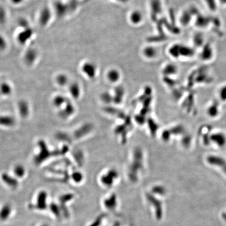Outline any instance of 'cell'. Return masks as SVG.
Instances as JSON below:
<instances>
[{
    "label": "cell",
    "instance_id": "cell-20",
    "mask_svg": "<svg viewBox=\"0 0 226 226\" xmlns=\"http://www.w3.org/2000/svg\"><path fill=\"white\" fill-rule=\"evenodd\" d=\"M74 111V108L73 105L70 103L68 102L64 109L62 110V111L60 112L61 116L63 117H67L69 116L72 115V114L73 113Z\"/></svg>",
    "mask_w": 226,
    "mask_h": 226
},
{
    "label": "cell",
    "instance_id": "cell-9",
    "mask_svg": "<svg viewBox=\"0 0 226 226\" xmlns=\"http://www.w3.org/2000/svg\"><path fill=\"white\" fill-rule=\"evenodd\" d=\"M1 178L3 182L10 187L15 188L18 186V181L17 180L15 177H12L11 175H9L6 173H4L3 174H2Z\"/></svg>",
    "mask_w": 226,
    "mask_h": 226
},
{
    "label": "cell",
    "instance_id": "cell-18",
    "mask_svg": "<svg viewBox=\"0 0 226 226\" xmlns=\"http://www.w3.org/2000/svg\"><path fill=\"white\" fill-rule=\"evenodd\" d=\"M206 8L210 12H216L218 7V0H203Z\"/></svg>",
    "mask_w": 226,
    "mask_h": 226
},
{
    "label": "cell",
    "instance_id": "cell-6",
    "mask_svg": "<svg viewBox=\"0 0 226 226\" xmlns=\"http://www.w3.org/2000/svg\"><path fill=\"white\" fill-rule=\"evenodd\" d=\"M109 197V196H108ZM103 206L104 208L109 211H114L117 207V200L116 197L111 195L108 198L104 199L103 200Z\"/></svg>",
    "mask_w": 226,
    "mask_h": 226
},
{
    "label": "cell",
    "instance_id": "cell-15",
    "mask_svg": "<svg viewBox=\"0 0 226 226\" xmlns=\"http://www.w3.org/2000/svg\"><path fill=\"white\" fill-rule=\"evenodd\" d=\"M120 72L115 69H111L108 71L107 73V78L108 79V80L113 83L118 81V80L120 79Z\"/></svg>",
    "mask_w": 226,
    "mask_h": 226
},
{
    "label": "cell",
    "instance_id": "cell-23",
    "mask_svg": "<svg viewBox=\"0 0 226 226\" xmlns=\"http://www.w3.org/2000/svg\"><path fill=\"white\" fill-rule=\"evenodd\" d=\"M66 101H67L66 98L64 96L58 95V96H56L54 97L53 102H54V104L56 107H59L62 106L63 104H64L66 103Z\"/></svg>",
    "mask_w": 226,
    "mask_h": 226
},
{
    "label": "cell",
    "instance_id": "cell-7",
    "mask_svg": "<svg viewBox=\"0 0 226 226\" xmlns=\"http://www.w3.org/2000/svg\"><path fill=\"white\" fill-rule=\"evenodd\" d=\"M13 211L12 207L9 204H5L0 209V220L5 221L10 218Z\"/></svg>",
    "mask_w": 226,
    "mask_h": 226
},
{
    "label": "cell",
    "instance_id": "cell-29",
    "mask_svg": "<svg viewBox=\"0 0 226 226\" xmlns=\"http://www.w3.org/2000/svg\"><path fill=\"white\" fill-rule=\"evenodd\" d=\"M7 47V41L2 36H0V49L3 50Z\"/></svg>",
    "mask_w": 226,
    "mask_h": 226
},
{
    "label": "cell",
    "instance_id": "cell-2",
    "mask_svg": "<svg viewBox=\"0 0 226 226\" xmlns=\"http://www.w3.org/2000/svg\"><path fill=\"white\" fill-rule=\"evenodd\" d=\"M47 193L45 191H40L36 197V203L34 205H33V207L40 211L45 210L48 208L49 206L47 203Z\"/></svg>",
    "mask_w": 226,
    "mask_h": 226
},
{
    "label": "cell",
    "instance_id": "cell-1",
    "mask_svg": "<svg viewBox=\"0 0 226 226\" xmlns=\"http://www.w3.org/2000/svg\"><path fill=\"white\" fill-rule=\"evenodd\" d=\"M215 57V50L213 44L210 41H206L200 48V59L205 62V64L211 62Z\"/></svg>",
    "mask_w": 226,
    "mask_h": 226
},
{
    "label": "cell",
    "instance_id": "cell-25",
    "mask_svg": "<svg viewBox=\"0 0 226 226\" xmlns=\"http://www.w3.org/2000/svg\"><path fill=\"white\" fill-rule=\"evenodd\" d=\"M0 92L4 94V95H9V94L11 93V87L7 83H4L1 86Z\"/></svg>",
    "mask_w": 226,
    "mask_h": 226
},
{
    "label": "cell",
    "instance_id": "cell-13",
    "mask_svg": "<svg viewBox=\"0 0 226 226\" xmlns=\"http://www.w3.org/2000/svg\"><path fill=\"white\" fill-rule=\"evenodd\" d=\"M18 110L20 115L23 117H26L28 116L30 112L29 106L26 101H21L18 103Z\"/></svg>",
    "mask_w": 226,
    "mask_h": 226
},
{
    "label": "cell",
    "instance_id": "cell-14",
    "mask_svg": "<svg viewBox=\"0 0 226 226\" xmlns=\"http://www.w3.org/2000/svg\"><path fill=\"white\" fill-rule=\"evenodd\" d=\"M69 92L72 97L78 98L80 96V89L79 85L76 82H73L69 86Z\"/></svg>",
    "mask_w": 226,
    "mask_h": 226
},
{
    "label": "cell",
    "instance_id": "cell-27",
    "mask_svg": "<svg viewBox=\"0 0 226 226\" xmlns=\"http://www.w3.org/2000/svg\"><path fill=\"white\" fill-rule=\"evenodd\" d=\"M72 179L74 182L79 183L82 181L83 176L80 172H75L72 174Z\"/></svg>",
    "mask_w": 226,
    "mask_h": 226
},
{
    "label": "cell",
    "instance_id": "cell-24",
    "mask_svg": "<svg viewBox=\"0 0 226 226\" xmlns=\"http://www.w3.org/2000/svg\"><path fill=\"white\" fill-rule=\"evenodd\" d=\"M14 174L16 177L19 178H21L24 176L25 174V169L21 165H17L14 169Z\"/></svg>",
    "mask_w": 226,
    "mask_h": 226
},
{
    "label": "cell",
    "instance_id": "cell-28",
    "mask_svg": "<svg viewBox=\"0 0 226 226\" xmlns=\"http://www.w3.org/2000/svg\"><path fill=\"white\" fill-rule=\"evenodd\" d=\"M7 19V13L5 9L0 7V23L3 24L6 21Z\"/></svg>",
    "mask_w": 226,
    "mask_h": 226
},
{
    "label": "cell",
    "instance_id": "cell-10",
    "mask_svg": "<svg viewBox=\"0 0 226 226\" xmlns=\"http://www.w3.org/2000/svg\"><path fill=\"white\" fill-rule=\"evenodd\" d=\"M37 58V52L33 48H30L27 50L24 55L25 62L28 65H31L34 63Z\"/></svg>",
    "mask_w": 226,
    "mask_h": 226
},
{
    "label": "cell",
    "instance_id": "cell-26",
    "mask_svg": "<svg viewBox=\"0 0 226 226\" xmlns=\"http://www.w3.org/2000/svg\"><path fill=\"white\" fill-rule=\"evenodd\" d=\"M74 195L71 193H67L65 194L62 195L59 198V200L61 204H65L68 202H70V200L73 198Z\"/></svg>",
    "mask_w": 226,
    "mask_h": 226
},
{
    "label": "cell",
    "instance_id": "cell-16",
    "mask_svg": "<svg viewBox=\"0 0 226 226\" xmlns=\"http://www.w3.org/2000/svg\"><path fill=\"white\" fill-rule=\"evenodd\" d=\"M54 8L58 16L62 17L66 13L67 6L61 2H58L54 4Z\"/></svg>",
    "mask_w": 226,
    "mask_h": 226
},
{
    "label": "cell",
    "instance_id": "cell-30",
    "mask_svg": "<svg viewBox=\"0 0 226 226\" xmlns=\"http://www.w3.org/2000/svg\"><path fill=\"white\" fill-rule=\"evenodd\" d=\"M19 23H20V26H21L23 29L28 28V27H29V26H28V21H26V20H25V19H21V20L19 21Z\"/></svg>",
    "mask_w": 226,
    "mask_h": 226
},
{
    "label": "cell",
    "instance_id": "cell-21",
    "mask_svg": "<svg viewBox=\"0 0 226 226\" xmlns=\"http://www.w3.org/2000/svg\"><path fill=\"white\" fill-rule=\"evenodd\" d=\"M56 82L61 87H64L68 83V78L67 75L64 73H60L57 76L56 79Z\"/></svg>",
    "mask_w": 226,
    "mask_h": 226
},
{
    "label": "cell",
    "instance_id": "cell-32",
    "mask_svg": "<svg viewBox=\"0 0 226 226\" xmlns=\"http://www.w3.org/2000/svg\"><path fill=\"white\" fill-rule=\"evenodd\" d=\"M50 226L49 224H40V226Z\"/></svg>",
    "mask_w": 226,
    "mask_h": 226
},
{
    "label": "cell",
    "instance_id": "cell-4",
    "mask_svg": "<svg viewBox=\"0 0 226 226\" xmlns=\"http://www.w3.org/2000/svg\"><path fill=\"white\" fill-rule=\"evenodd\" d=\"M51 12L47 7H45L41 10L39 17V21L41 26H45L51 20Z\"/></svg>",
    "mask_w": 226,
    "mask_h": 226
},
{
    "label": "cell",
    "instance_id": "cell-3",
    "mask_svg": "<svg viewBox=\"0 0 226 226\" xmlns=\"http://www.w3.org/2000/svg\"><path fill=\"white\" fill-rule=\"evenodd\" d=\"M40 153L35 158V161L37 164H40L41 162L44 161L50 156V153L48 149L47 144L44 141H40Z\"/></svg>",
    "mask_w": 226,
    "mask_h": 226
},
{
    "label": "cell",
    "instance_id": "cell-31",
    "mask_svg": "<svg viewBox=\"0 0 226 226\" xmlns=\"http://www.w3.org/2000/svg\"><path fill=\"white\" fill-rule=\"evenodd\" d=\"M13 3L15 4H18L23 2L24 0H11Z\"/></svg>",
    "mask_w": 226,
    "mask_h": 226
},
{
    "label": "cell",
    "instance_id": "cell-8",
    "mask_svg": "<svg viewBox=\"0 0 226 226\" xmlns=\"http://www.w3.org/2000/svg\"><path fill=\"white\" fill-rule=\"evenodd\" d=\"M33 33V31L30 27L23 29L17 36L18 42L21 44H25L31 38Z\"/></svg>",
    "mask_w": 226,
    "mask_h": 226
},
{
    "label": "cell",
    "instance_id": "cell-33",
    "mask_svg": "<svg viewBox=\"0 0 226 226\" xmlns=\"http://www.w3.org/2000/svg\"><path fill=\"white\" fill-rule=\"evenodd\" d=\"M0 93H1V92H0Z\"/></svg>",
    "mask_w": 226,
    "mask_h": 226
},
{
    "label": "cell",
    "instance_id": "cell-12",
    "mask_svg": "<svg viewBox=\"0 0 226 226\" xmlns=\"http://www.w3.org/2000/svg\"><path fill=\"white\" fill-rule=\"evenodd\" d=\"M14 118L10 116H0V125L4 127H12L15 124Z\"/></svg>",
    "mask_w": 226,
    "mask_h": 226
},
{
    "label": "cell",
    "instance_id": "cell-19",
    "mask_svg": "<svg viewBox=\"0 0 226 226\" xmlns=\"http://www.w3.org/2000/svg\"><path fill=\"white\" fill-rule=\"evenodd\" d=\"M143 20V15L141 12L134 11L130 15V20L134 24H138L141 22Z\"/></svg>",
    "mask_w": 226,
    "mask_h": 226
},
{
    "label": "cell",
    "instance_id": "cell-22",
    "mask_svg": "<svg viewBox=\"0 0 226 226\" xmlns=\"http://www.w3.org/2000/svg\"><path fill=\"white\" fill-rule=\"evenodd\" d=\"M144 54L148 58H153L157 54V50L153 47H148L144 48Z\"/></svg>",
    "mask_w": 226,
    "mask_h": 226
},
{
    "label": "cell",
    "instance_id": "cell-17",
    "mask_svg": "<svg viewBox=\"0 0 226 226\" xmlns=\"http://www.w3.org/2000/svg\"><path fill=\"white\" fill-rule=\"evenodd\" d=\"M206 41L204 35L202 33H197V34L196 33L194 36L193 42L194 43V45L197 46L200 48L202 47Z\"/></svg>",
    "mask_w": 226,
    "mask_h": 226
},
{
    "label": "cell",
    "instance_id": "cell-5",
    "mask_svg": "<svg viewBox=\"0 0 226 226\" xmlns=\"http://www.w3.org/2000/svg\"><path fill=\"white\" fill-rule=\"evenodd\" d=\"M82 72L90 78H93L96 74L97 68L90 62H85L82 66Z\"/></svg>",
    "mask_w": 226,
    "mask_h": 226
},
{
    "label": "cell",
    "instance_id": "cell-11",
    "mask_svg": "<svg viewBox=\"0 0 226 226\" xmlns=\"http://www.w3.org/2000/svg\"><path fill=\"white\" fill-rule=\"evenodd\" d=\"M48 208L51 214L58 219H60L62 216V210L60 205L55 203H51L49 204Z\"/></svg>",
    "mask_w": 226,
    "mask_h": 226
}]
</instances>
